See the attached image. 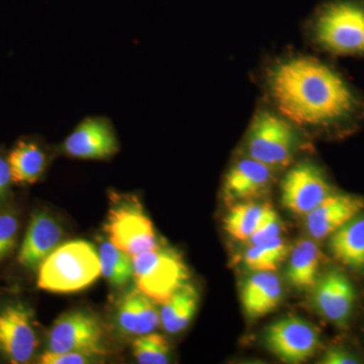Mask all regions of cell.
<instances>
[{
  "mask_svg": "<svg viewBox=\"0 0 364 364\" xmlns=\"http://www.w3.org/2000/svg\"><path fill=\"white\" fill-rule=\"evenodd\" d=\"M277 112L296 127L336 131L364 117V100L331 66L305 55L277 60L267 73Z\"/></svg>",
  "mask_w": 364,
  "mask_h": 364,
  "instance_id": "6da1fadb",
  "label": "cell"
},
{
  "mask_svg": "<svg viewBox=\"0 0 364 364\" xmlns=\"http://www.w3.org/2000/svg\"><path fill=\"white\" fill-rule=\"evenodd\" d=\"M310 30L326 52L364 58V0H326L313 14Z\"/></svg>",
  "mask_w": 364,
  "mask_h": 364,
  "instance_id": "7a4b0ae2",
  "label": "cell"
},
{
  "mask_svg": "<svg viewBox=\"0 0 364 364\" xmlns=\"http://www.w3.org/2000/svg\"><path fill=\"white\" fill-rule=\"evenodd\" d=\"M102 275L97 249L90 242L74 240L61 244L38 269L37 286L54 294L77 293L87 289Z\"/></svg>",
  "mask_w": 364,
  "mask_h": 364,
  "instance_id": "3957f363",
  "label": "cell"
},
{
  "mask_svg": "<svg viewBox=\"0 0 364 364\" xmlns=\"http://www.w3.org/2000/svg\"><path fill=\"white\" fill-rule=\"evenodd\" d=\"M109 202L105 230L114 246L132 257L162 246L138 196L111 191Z\"/></svg>",
  "mask_w": 364,
  "mask_h": 364,
  "instance_id": "277c9868",
  "label": "cell"
},
{
  "mask_svg": "<svg viewBox=\"0 0 364 364\" xmlns=\"http://www.w3.org/2000/svg\"><path fill=\"white\" fill-rule=\"evenodd\" d=\"M299 146L296 124L279 112L259 111L254 116L246 136L248 157L273 169L291 162Z\"/></svg>",
  "mask_w": 364,
  "mask_h": 364,
  "instance_id": "5b68a950",
  "label": "cell"
},
{
  "mask_svg": "<svg viewBox=\"0 0 364 364\" xmlns=\"http://www.w3.org/2000/svg\"><path fill=\"white\" fill-rule=\"evenodd\" d=\"M189 270L176 249L160 246L133 257V279L136 289L156 304L167 301L188 284Z\"/></svg>",
  "mask_w": 364,
  "mask_h": 364,
  "instance_id": "8992f818",
  "label": "cell"
},
{
  "mask_svg": "<svg viewBox=\"0 0 364 364\" xmlns=\"http://www.w3.org/2000/svg\"><path fill=\"white\" fill-rule=\"evenodd\" d=\"M39 345L32 306L21 299L0 298V358L9 363H28Z\"/></svg>",
  "mask_w": 364,
  "mask_h": 364,
  "instance_id": "52a82bcc",
  "label": "cell"
},
{
  "mask_svg": "<svg viewBox=\"0 0 364 364\" xmlns=\"http://www.w3.org/2000/svg\"><path fill=\"white\" fill-rule=\"evenodd\" d=\"M105 331L102 322L88 311H72L60 316L50 328L48 351L78 352L91 356L104 355Z\"/></svg>",
  "mask_w": 364,
  "mask_h": 364,
  "instance_id": "ba28073f",
  "label": "cell"
},
{
  "mask_svg": "<svg viewBox=\"0 0 364 364\" xmlns=\"http://www.w3.org/2000/svg\"><path fill=\"white\" fill-rule=\"evenodd\" d=\"M264 343L282 363L299 364L315 355L321 345V336L311 323L289 316L268 326Z\"/></svg>",
  "mask_w": 364,
  "mask_h": 364,
  "instance_id": "9c48e42d",
  "label": "cell"
},
{
  "mask_svg": "<svg viewBox=\"0 0 364 364\" xmlns=\"http://www.w3.org/2000/svg\"><path fill=\"white\" fill-rule=\"evenodd\" d=\"M282 203L294 215H306L335 193L325 172L316 163L301 161L287 172L282 184Z\"/></svg>",
  "mask_w": 364,
  "mask_h": 364,
  "instance_id": "30bf717a",
  "label": "cell"
},
{
  "mask_svg": "<svg viewBox=\"0 0 364 364\" xmlns=\"http://www.w3.org/2000/svg\"><path fill=\"white\" fill-rule=\"evenodd\" d=\"M119 150L114 124L102 116L83 119L60 147L66 156L80 160H107Z\"/></svg>",
  "mask_w": 364,
  "mask_h": 364,
  "instance_id": "8fae6325",
  "label": "cell"
},
{
  "mask_svg": "<svg viewBox=\"0 0 364 364\" xmlns=\"http://www.w3.org/2000/svg\"><path fill=\"white\" fill-rule=\"evenodd\" d=\"M312 289L314 306L318 313L336 327H346L356 299L350 279L340 270H329L318 277Z\"/></svg>",
  "mask_w": 364,
  "mask_h": 364,
  "instance_id": "7c38bea8",
  "label": "cell"
},
{
  "mask_svg": "<svg viewBox=\"0 0 364 364\" xmlns=\"http://www.w3.org/2000/svg\"><path fill=\"white\" fill-rule=\"evenodd\" d=\"M62 240L63 229L59 223L46 210H35L31 215L16 260L20 267L35 272L61 245Z\"/></svg>",
  "mask_w": 364,
  "mask_h": 364,
  "instance_id": "4fadbf2b",
  "label": "cell"
},
{
  "mask_svg": "<svg viewBox=\"0 0 364 364\" xmlns=\"http://www.w3.org/2000/svg\"><path fill=\"white\" fill-rule=\"evenodd\" d=\"M274 181V169L247 157L228 170L223 182L225 202L236 203L254 200L267 195Z\"/></svg>",
  "mask_w": 364,
  "mask_h": 364,
  "instance_id": "5bb4252c",
  "label": "cell"
},
{
  "mask_svg": "<svg viewBox=\"0 0 364 364\" xmlns=\"http://www.w3.org/2000/svg\"><path fill=\"white\" fill-rule=\"evenodd\" d=\"M363 212L364 198L335 191L306 215V230L315 240L328 239Z\"/></svg>",
  "mask_w": 364,
  "mask_h": 364,
  "instance_id": "9a60e30c",
  "label": "cell"
},
{
  "mask_svg": "<svg viewBox=\"0 0 364 364\" xmlns=\"http://www.w3.org/2000/svg\"><path fill=\"white\" fill-rule=\"evenodd\" d=\"M14 186H28L40 181L50 164V153L37 136H23L7 151Z\"/></svg>",
  "mask_w": 364,
  "mask_h": 364,
  "instance_id": "2e32d148",
  "label": "cell"
},
{
  "mask_svg": "<svg viewBox=\"0 0 364 364\" xmlns=\"http://www.w3.org/2000/svg\"><path fill=\"white\" fill-rule=\"evenodd\" d=\"M155 304L136 287L124 294L117 301L116 309V323L119 331L136 337L154 332L161 323Z\"/></svg>",
  "mask_w": 364,
  "mask_h": 364,
  "instance_id": "e0dca14e",
  "label": "cell"
},
{
  "mask_svg": "<svg viewBox=\"0 0 364 364\" xmlns=\"http://www.w3.org/2000/svg\"><path fill=\"white\" fill-rule=\"evenodd\" d=\"M282 299V282L272 272H258L249 277L241 291L244 312L251 320L272 313Z\"/></svg>",
  "mask_w": 364,
  "mask_h": 364,
  "instance_id": "ac0fdd59",
  "label": "cell"
},
{
  "mask_svg": "<svg viewBox=\"0 0 364 364\" xmlns=\"http://www.w3.org/2000/svg\"><path fill=\"white\" fill-rule=\"evenodd\" d=\"M323 254L316 242L305 239L294 244L289 254L287 279L299 291L312 289L318 279Z\"/></svg>",
  "mask_w": 364,
  "mask_h": 364,
  "instance_id": "d6986e66",
  "label": "cell"
},
{
  "mask_svg": "<svg viewBox=\"0 0 364 364\" xmlns=\"http://www.w3.org/2000/svg\"><path fill=\"white\" fill-rule=\"evenodd\" d=\"M329 247L335 259L351 269L364 270V214L340 228L329 237Z\"/></svg>",
  "mask_w": 364,
  "mask_h": 364,
  "instance_id": "ffe728a7",
  "label": "cell"
},
{
  "mask_svg": "<svg viewBox=\"0 0 364 364\" xmlns=\"http://www.w3.org/2000/svg\"><path fill=\"white\" fill-rule=\"evenodd\" d=\"M200 303V294L193 284H186L162 304L160 318L163 329L169 334L186 330L195 317Z\"/></svg>",
  "mask_w": 364,
  "mask_h": 364,
  "instance_id": "44dd1931",
  "label": "cell"
},
{
  "mask_svg": "<svg viewBox=\"0 0 364 364\" xmlns=\"http://www.w3.org/2000/svg\"><path fill=\"white\" fill-rule=\"evenodd\" d=\"M272 205L254 200L236 203L224 219V230L231 238L247 242L267 217Z\"/></svg>",
  "mask_w": 364,
  "mask_h": 364,
  "instance_id": "7402d4cb",
  "label": "cell"
},
{
  "mask_svg": "<svg viewBox=\"0 0 364 364\" xmlns=\"http://www.w3.org/2000/svg\"><path fill=\"white\" fill-rule=\"evenodd\" d=\"M291 250L289 242L277 236L264 243L249 246L244 253V265L254 272H277L280 263L289 256Z\"/></svg>",
  "mask_w": 364,
  "mask_h": 364,
  "instance_id": "603a6c76",
  "label": "cell"
},
{
  "mask_svg": "<svg viewBox=\"0 0 364 364\" xmlns=\"http://www.w3.org/2000/svg\"><path fill=\"white\" fill-rule=\"evenodd\" d=\"M98 257L102 275L112 287L121 289L133 279V257L111 241H102L98 247Z\"/></svg>",
  "mask_w": 364,
  "mask_h": 364,
  "instance_id": "cb8c5ba5",
  "label": "cell"
},
{
  "mask_svg": "<svg viewBox=\"0 0 364 364\" xmlns=\"http://www.w3.org/2000/svg\"><path fill=\"white\" fill-rule=\"evenodd\" d=\"M133 354L141 364H166L169 363V343L162 335L148 333L136 337Z\"/></svg>",
  "mask_w": 364,
  "mask_h": 364,
  "instance_id": "d4e9b609",
  "label": "cell"
},
{
  "mask_svg": "<svg viewBox=\"0 0 364 364\" xmlns=\"http://www.w3.org/2000/svg\"><path fill=\"white\" fill-rule=\"evenodd\" d=\"M11 205L0 207V263L13 255L20 237V213Z\"/></svg>",
  "mask_w": 364,
  "mask_h": 364,
  "instance_id": "484cf974",
  "label": "cell"
},
{
  "mask_svg": "<svg viewBox=\"0 0 364 364\" xmlns=\"http://www.w3.org/2000/svg\"><path fill=\"white\" fill-rule=\"evenodd\" d=\"M282 229H284V226H282V219L275 212L274 208H272L265 219L261 223L259 228L249 238L248 245H258V244L264 243L270 239L280 236Z\"/></svg>",
  "mask_w": 364,
  "mask_h": 364,
  "instance_id": "4316f807",
  "label": "cell"
},
{
  "mask_svg": "<svg viewBox=\"0 0 364 364\" xmlns=\"http://www.w3.org/2000/svg\"><path fill=\"white\" fill-rule=\"evenodd\" d=\"M14 186L7 151L4 146H0V207L11 203Z\"/></svg>",
  "mask_w": 364,
  "mask_h": 364,
  "instance_id": "83f0119b",
  "label": "cell"
},
{
  "mask_svg": "<svg viewBox=\"0 0 364 364\" xmlns=\"http://www.w3.org/2000/svg\"><path fill=\"white\" fill-rule=\"evenodd\" d=\"M95 356L78 352H51L46 350L41 355L40 363L43 364H85L90 363Z\"/></svg>",
  "mask_w": 364,
  "mask_h": 364,
  "instance_id": "f1b7e54d",
  "label": "cell"
},
{
  "mask_svg": "<svg viewBox=\"0 0 364 364\" xmlns=\"http://www.w3.org/2000/svg\"><path fill=\"white\" fill-rule=\"evenodd\" d=\"M358 363V359L355 356L343 349L335 348V347L328 349L320 361V363L323 364H355Z\"/></svg>",
  "mask_w": 364,
  "mask_h": 364,
  "instance_id": "f546056e",
  "label": "cell"
}]
</instances>
